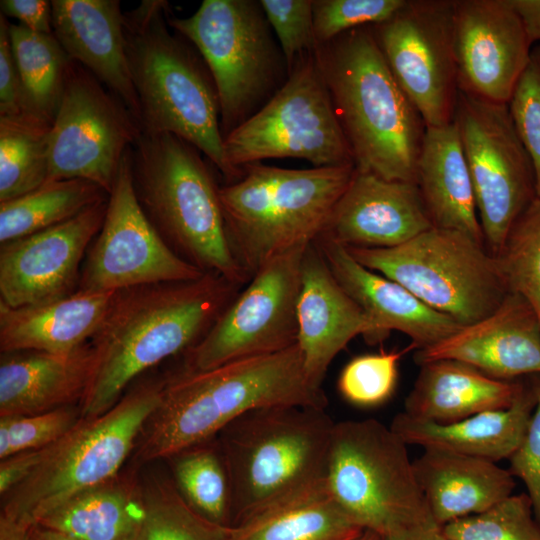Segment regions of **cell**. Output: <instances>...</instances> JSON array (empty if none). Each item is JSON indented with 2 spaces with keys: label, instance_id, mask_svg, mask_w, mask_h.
I'll use <instances>...</instances> for the list:
<instances>
[{
  "label": "cell",
  "instance_id": "obj_37",
  "mask_svg": "<svg viewBox=\"0 0 540 540\" xmlns=\"http://www.w3.org/2000/svg\"><path fill=\"white\" fill-rule=\"evenodd\" d=\"M145 516L132 540H227L230 526L216 524L195 511L173 480L157 479L144 487Z\"/></svg>",
  "mask_w": 540,
  "mask_h": 540
},
{
  "label": "cell",
  "instance_id": "obj_44",
  "mask_svg": "<svg viewBox=\"0 0 540 540\" xmlns=\"http://www.w3.org/2000/svg\"><path fill=\"white\" fill-rule=\"evenodd\" d=\"M507 105L515 130L533 162L540 197V44L531 49L528 64Z\"/></svg>",
  "mask_w": 540,
  "mask_h": 540
},
{
  "label": "cell",
  "instance_id": "obj_26",
  "mask_svg": "<svg viewBox=\"0 0 540 540\" xmlns=\"http://www.w3.org/2000/svg\"><path fill=\"white\" fill-rule=\"evenodd\" d=\"M4 353L0 417L33 415L81 402L94 369L91 342L67 353Z\"/></svg>",
  "mask_w": 540,
  "mask_h": 540
},
{
  "label": "cell",
  "instance_id": "obj_20",
  "mask_svg": "<svg viewBox=\"0 0 540 540\" xmlns=\"http://www.w3.org/2000/svg\"><path fill=\"white\" fill-rule=\"evenodd\" d=\"M432 227L416 183L355 170L318 238L345 247L391 248Z\"/></svg>",
  "mask_w": 540,
  "mask_h": 540
},
{
  "label": "cell",
  "instance_id": "obj_36",
  "mask_svg": "<svg viewBox=\"0 0 540 540\" xmlns=\"http://www.w3.org/2000/svg\"><path fill=\"white\" fill-rule=\"evenodd\" d=\"M50 127L31 118H0V202L48 181Z\"/></svg>",
  "mask_w": 540,
  "mask_h": 540
},
{
  "label": "cell",
  "instance_id": "obj_32",
  "mask_svg": "<svg viewBox=\"0 0 540 540\" xmlns=\"http://www.w3.org/2000/svg\"><path fill=\"white\" fill-rule=\"evenodd\" d=\"M364 531L334 502L325 482L230 526L227 540H357Z\"/></svg>",
  "mask_w": 540,
  "mask_h": 540
},
{
  "label": "cell",
  "instance_id": "obj_9",
  "mask_svg": "<svg viewBox=\"0 0 540 540\" xmlns=\"http://www.w3.org/2000/svg\"><path fill=\"white\" fill-rule=\"evenodd\" d=\"M168 23L195 47L212 76L223 138L267 103L289 76L260 1L203 0L189 17L170 11Z\"/></svg>",
  "mask_w": 540,
  "mask_h": 540
},
{
  "label": "cell",
  "instance_id": "obj_14",
  "mask_svg": "<svg viewBox=\"0 0 540 540\" xmlns=\"http://www.w3.org/2000/svg\"><path fill=\"white\" fill-rule=\"evenodd\" d=\"M309 244L298 245L268 260L204 337L184 353L183 369L207 370L295 345L302 261Z\"/></svg>",
  "mask_w": 540,
  "mask_h": 540
},
{
  "label": "cell",
  "instance_id": "obj_17",
  "mask_svg": "<svg viewBox=\"0 0 540 540\" xmlns=\"http://www.w3.org/2000/svg\"><path fill=\"white\" fill-rule=\"evenodd\" d=\"M129 150L109 193L102 227L86 253L77 291L117 292L196 280L207 273L180 257L144 213L132 181Z\"/></svg>",
  "mask_w": 540,
  "mask_h": 540
},
{
  "label": "cell",
  "instance_id": "obj_47",
  "mask_svg": "<svg viewBox=\"0 0 540 540\" xmlns=\"http://www.w3.org/2000/svg\"><path fill=\"white\" fill-rule=\"evenodd\" d=\"M1 13L39 33L53 34L52 3L47 0H1Z\"/></svg>",
  "mask_w": 540,
  "mask_h": 540
},
{
  "label": "cell",
  "instance_id": "obj_42",
  "mask_svg": "<svg viewBox=\"0 0 540 540\" xmlns=\"http://www.w3.org/2000/svg\"><path fill=\"white\" fill-rule=\"evenodd\" d=\"M406 0H313L314 32L318 44L352 29L380 24Z\"/></svg>",
  "mask_w": 540,
  "mask_h": 540
},
{
  "label": "cell",
  "instance_id": "obj_38",
  "mask_svg": "<svg viewBox=\"0 0 540 540\" xmlns=\"http://www.w3.org/2000/svg\"><path fill=\"white\" fill-rule=\"evenodd\" d=\"M508 292L524 298L540 321V197L512 225L495 256Z\"/></svg>",
  "mask_w": 540,
  "mask_h": 540
},
{
  "label": "cell",
  "instance_id": "obj_2",
  "mask_svg": "<svg viewBox=\"0 0 540 540\" xmlns=\"http://www.w3.org/2000/svg\"><path fill=\"white\" fill-rule=\"evenodd\" d=\"M274 405L327 407L323 388L314 387L306 376L297 343L207 370L182 369L164 379L160 401L139 436L136 457L169 459L216 437L242 414Z\"/></svg>",
  "mask_w": 540,
  "mask_h": 540
},
{
  "label": "cell",
  "instance_id": "obj_4",
  "mask_svg": "<svg viewBox=\"0 0 540 540\" xmlns=\"http://www.w3.org/2000/svg\"><path fill=\"white\" fill-rule=\"evenodd\" d=\"M165 0H142L123 13L125 49L139 101L142 134H172L197 148L229 183L212 76L195 47L168 23Z\"/></svg>",
  "mask_w": 540,
  "mask_h": 540
},
{
  "label": "cell",
  "instance_id": "obj_31",
  "mask_svg": "<svg viewBox=\"0 0 540 540\" xmlns=\"http://www.w3.org/2000/svg\"><path fill=\"white\" fill-rule=\"evenodd\" d=\"M145 511L144 487L118 474L70 497L36 524L78 540H132Z\"/></svg>",
  "mask_w": 540,
  "mask_h": 540
},
{
  "label": "cell",
  "instance_id": "obj_45",
  "mask_svg": "<svg viewBox=\"0 0 540 540\" xmlns=\"http://www.w3.org/2000/svg\"><path fill=\"white\" fill-rule=\"evenodd\" d=\"M537 403L526 433L508 458L510 473L525 484L533 514L540 525V375H535Z\"/></svg>",
  "mask_w": 540,
  "mask_h": 540
},
{
  "label": "cell",
  "instance_id": "obj_54",
  "mask_svg": "<svg viewBox=\"0 0 540 540\" xmlns=\"http://www.w3.org/2000/svg\"><path fill=\"white\" fill-rule=\"evenodd\" d=\"M437 540H450L448 539L447 537H445L442 532H441V529L440 531L438 532V535H437Z\"/></svg>",
  "mask_w": 540,
  "mask_h": 540
},
{
  "label": "cell",
  "instance_id": "obj_51",
  "mask_svg": "<svg viewBox=\"0 0 540 540\" xmlns=\"http://www.w3.org/2000/svg\"><path fill=\"white\" fill-rule=\"evenodd\" d=\"M30 528L25 523L0 515V540H28Z\"/></svg>",
  "mask_w": 540,
  "mask_h": 540
},
{
  "label": "cell",
  "instance_id": "obj_24",
  "mask_svg": "<svg viewBox=\"0 0 540 540\" xmlns=\"http://www.w3.org/2000/svg\"><path fill=\"white\" fill-rule=\"evenodd\" d=\"M53 34L68 56L95 76L139 125L118 0H52Z\"/></svg>",
  "mask_w": 540,
  "mask_h": 540
},
{
  "label": "cell",
  "instance_id": "obj_15",
  "mask_svg": "<svg viewBox=\"0 0 540 540\" xmlns=\"http://www.w3.org/2000/svg\"><path fill=\"white\" fill-rule=\"evenodd\" d=\"M140 135L127 107L72 60L49 131L48 181L84 179L109 194L127 151Z\"/></svg>",
  "mask_w": 540,
  "mask_h": 540
},
{
  "label": "cell",
  "instance_id": "obj_18",
  "mask_svg": "<svg viewBox=\"0 0 540 540\" xmlns=\"http://www.w3.org/2000/svg\"><path fill=\"white\" fill-rule=\"evenodd\" d=\"M107 203L108 198L61 224L1 244L0 303L17 308L75 293Z\"/></svg>",
  "mask_w": 540,
  "mask_h": 540
},
{
  "label": "cell",
  "instance_id": "obj_1",
  "mask_svg": "<svg viewBox=\"0 0 540 540\" xmlns=\"http://www.w3.org/2000/svg\"><path fill=\"white\" fill-rule=\"evenodd\" d=\"M240 287L207 272L196 280L117 291L91 341L94 369L79 403L81 417L104 414L140 374L198 343Z\"/></svg>",
  "mask_w": 540,
  "mask_h": 540
},
{
  "label": "cell",
  "instance_id": "obj_29",
  "mask_svg": "<svg viewBox=\"0 0 540 540\" xmlns=\"http://www.w3.org/2000/svg\"><path fill=\"white\" fill-rule=\"evenodd\" d=\"M416 185L433 227L462 232L484 244L473 184L456 123L426 126Z\"/></svg>",
  "mask_w": 540,
  "mask_h": 540
},
{
  "label": "cell",
  "instance_id": "obj_8",
  "mask_svg": "<svg viewBox=\"0 0 540 540\" xmlns=\"http://www.w3.org/2000/svg\"><path fill=\"white\" fill-rule=\"evenodd\" d=\"M163 381L136 386L100 416L81 417L3 496L1 514L32 526L75 494L117 476L160 401Z\"/></svg>",
  "mask_w": 540,
  "mask_h": 540
},
{
  "label": "cell",
  "instance_id": "obj_40",
  "mask_svg": "<svg viewBox=\"0 0 540 540\" xmlns=\"http://www.w3.org/2000/svg\"><path fill=\"white\" fill-rule=\"evenodd\" d=\"M411 349L365 354L349 361L340 373L338 389L350 403L372 407L385 402L394 392L398 377V362Z\"/></svg>",
  "mask_w": 540,
  "mask_h": 540
},
{
  "label": "cell",
  "instance_id": "obj_10",
  "mask_svg": "<svg viewBox=\"0 0 540 540\" xmlns=\"http://www.w3.org/2000/svg\"><path fill=\"white\" fill-rule=\"evenodd\" d=\"M408 444L376 419L335 422L326 488L345 515L381 537L436 524L417 482Z\"/></svg>",
  "mask_w": 540,
  "mask_h": 540
},
{
  "label": "cell",
  "instance_id": "obj_49",
  "mask_svg": "<svg viewBox=\"0 0 540 540\" xmlns=\"http://www.w3.org/2000/svg\"><path fill=\"white\" fill-rule=\"evenodd\" d=\"M523 24L532 45L540 42V0H509Z\"/></svg>",
  "mask_w": 540,
  "mask_h": 540
},
{
  "label": "cell",
  "instance_id": "obj_19",
  "mask_svg": "<svg viewBox=\"0 0 540 540\" xmlns=\"http://www.w3.org/2000/svg\"><path fill=\"white\" fill-rule=\"evenodd\" d=\"M454 38L459 91L508 104L531 53L510 1H455Z\"/></svg>",
  "mask_w": 540,
  "mask_h": 540
},
{
  "label": "cell",
  "instance_id": "obj_12",
  "mask_svg": "<svg viewBox=\"0 0 540 540\" xmlns=\"http://www.w3.org/2000/svg\"><path fill=\"white\" fill-rule=\"evenodd\" d=\"M314 53L300 58L271 99L224 138L239 179L243 166L266 159H303L316 168L354 165Z\"/></svg>",
  "mask_w": 540,
  "mask_h": 540
},
{
  "label": "cell",
  "instance_id": "obj_22",
  "mask_svg": "<svg viewBox=\"0 0 540 540\" xmlns=\"http://www.w3.org/2000/svg\"><path fill=\"white\" fill-rule=\"evenodd\" d=\"M297 323L305 373L316 388H322L331 362L354 337L378 343L373 323L339 284L314 241L303 256Z\"/></svg>",
  "mask_w": 540,
  "mask_h": 540
},
{
  "label": "cell",
  "instance_id": "obj_33",
  "mask_svg": "<svg viewBox=\"0 0 540 540\" xmlns=\"http://www.w3.org/2000/svg\"><path fill=\"white\" fill-rule=\"evenodd\" d=\"M109 194L84 179L48 181L17 198L0 202V243L61 224Z\"/></svg>",
  "mask_w": 540,
  "mask_h": 540
},
{
  "label": "cell",
  "instance_id": "obj_6",
  "mask_svg": "<svg viewBox=\"0 0 540 540\" xmlns=\"http://www.w3.org/2000/svg\"><path fill=\"white\" fill-rule=\"evenodd\" d=\"M197 148L172 134H142L129 150L144 213L167 244L204 272L242 286L251 279L228 236L219 189Z\"/></svg>",
  "mask_w": 540,
  "mask_h": 540
},
{
  "label": "cell",
  "instance_id": "obj_13",
  "mask_svg": "<svg viewBox=\"0 0 540 540\" xmlns=\"http://www.w3.org/2000/svg\"><path fill=\"white\" fill-rule=\"evenodd\" d=\"M453 121L469 168L485 246L496 256L516 219L537 197L533 162L507 104L459 91Z\"/></svg>",
  "mask_w": 540,
  "mask_h": 540
},
{
  "label": "cell",
  "instance_id": "obj_53",
  "mask_svg": "<svg viewBox=\"0 0 540 540\" xmlns=\"http://www.w3.org/2000/svg\"><path fill=\"white\" fill-rule=\"evenodd\" d=\"M357 540H381V536L372 531L365 530Z\"/></svg>",
  "mask_w": 540,
  "mask_h": 540
},
{
  "label": "cell",
  "instance_id": "obj_5",
  "mask_svg": "<svg viewBox=\"0 0 540 540\" xmlns=\"http://www.w3.org/2000/svg\"><path fill=\"white\" fill-rule=\"evenodd\" d=\"M334 424L323 408L274 405L224 427L216 440L230 482L231 526L324 485Z\"/></svg>",
  "mask_w": 540,
  "mask_h": 540
},
{
  "label": "cell",
  "instance_id": "obj_16",
  "mask_svg": "<svg viewBox=\"0 0 540 540\" xmlns=\"http://www.w3.org/2000/svg\"><path fill=\"white\" fill-rule=\"evenodd\" d=\"M455 1H406L371 25L397 83L426 126L453 122L459 92L454 38Z\"/></svg>",
  "mask_w": 540,
  "mask_h": 540
},
{
  "label": "cell",
  "instance_id": "obj_48",
  "mask_svg": "<svg viewBox=\"0 0 540 540\" xmlns=\"http://www.w3.org/2000/svg\"><path fill=\"white\" fill-rule=\"evenodd\" d=\"M43 454L44 448L23 451L1 460L0 493L2 497L34 471Z\"/></svg>",
  "mask_w": 540,
  "mask_h": 540
},
{
  "label": "cell",
  "instance_id": "obj_27",
  "mask_svg": "<svg viewBox=\"0 0 540 540\" xmlns=\"http://www.w3.org/2000/svg\"><path fill=\"white\" fill-rule=\"evenodd\" d=\"M413 469L440 529L489 510L515 488V477L497 462L449 451L424 449Z\"/></svg>",
  "mask_w": 540,
  "mask_h": 540
},
{
  "label": "cell",
  "instance_id": "obj_3",
  "mask_svg": "<svg viewBox=\"0 0 540 540\" xmlns=\"http://www.w3.org/2000/svg\"><path fill=\"white\" fill-rule=\"evenodd\" d=\"M314 54L355 170L416 183L426 124L397 83L371 26L318 44Z\"/></svg>",
  "mask_w": 540,
  "mask_h": 540
},
{
  "label": "cell",
  "instance_id": "obj_39",
  "mask_svg": "<svg viewBox=\"0 0 540 540\" xmlns=\"http://www.w3.org/2000/svg\"><path fill=\"white\" fill-rule=\"evenodd\" d=\"M441 532L450 540H540L527 494H512L481 514L446 524Z\"/></svg>",
  "mask_w": 540,
  "mask_h": 540
},
{
  "label": "cell",
  "instance_id": "obj_23",
  "mask_svg": "<svg viewBox=\"0 0 540 540\" xmlns=\"http://www.w3.org/2000/svg\"><path fill=\"white\" fill-rule=\"evenodd\" d=\"M334 277L373 323L377 341L392 330L410 337L416 350L430 347L462 326L435 311L401 284L364 267L347 248L324 239L314 241Z\"/></svg>",
  "mask_w": 540,
  "mask_h": 540
},
{
  "label": "cell",
  "instance_id": "obj_52",
  "mask_svg": "<svg viewBox=\"0 0 540 540\" xmlns=\"http://www.w3.org/2000/svg\"><path fill=\"white\" fill-rule=\"evenodd\" d=\"M28 540H78L60 531L34 524L29 530Z\"/></svg>",
  "mask_w": 540,
  "mask_h": 540
},
{
  "label": "cell",
  "instance_id": "obj_43",
  "mask_svg": "<svg viewBox=\"0 0 540 540\" xmlns=\"http://www.w3.org/2000/svg\"><path fill=\"white\" fill-rule=\"evenodd\" d=\"M260 4L290 72L300 58L313 54L318 45L313 0H260Z\"/></svg>",
  "mask_w": 540,
  "mask_h": 540
},
{
  "label": "cell",
  "instance_id": "obj_7",
  "mask_svg": "<svg viewBox=\"0 0 540 540\" xmlns=\"http://www.w3.org/2000/svg\"><path fill=\"white\" fill-rule=\"evenodd\" d=\"M242 172L219 194L232 249L251 278L272 257L321 235L355 166L288 169L258 162Z\"/></svg>",
  "mask_w": 540,
  "mask_h": 540
},
{
  "label": "cell",
  "instance_id": "obj_46",
  "mask_svg": "<svg viewBox=\"0 0 540 540\" xmlns=\"http://www.w3.org/2000/svg\"><path fill=\"white\" fill-rule=\"evenodd\" d=\"M9 26L7 17L0 13V118L35 119L26 103L11 46Z\"/></svg>",
  "mask_w": 540,
  "mask_h": 540
},
{
  "label": "cell",
  "instance_id": "obj_28",
  "mask_svg": "<svg viewBox=\"0 0 540 540\" xmlns=\"http://www.w3.org/2000/svg\"><path fill=\"white\" fill-rule=\"evenodd\" d=\"M116 292L76 291L50 302L12 308L0 303L2 353H67L92 341Z\"/></svg>",
  "mask_w": 540,
  "mask_h": 540
},
{
  "label": "cell",
  "instance_id": "obj_11",
  "mask_svg": "<svg viewBox=\"0 0 540 540\" xmlns=\"http://www.w3.org/2000/svg\"><path fill=\"white\" fill-rule=\"evenodd\" d=\"M346 248L361 265L461 326L493 313L509 293L496 257L459 231L432 227L391 248Z\"/></svg>",
  "mask_w": 540,
  "mask_h": 540
},
{
  "label": "cell",
  "instance_id": "obj_50",
  "mask_svg": "<svg viewBox=\"0 0 540 540\" xmlns=\"http://www.w3.org/2000/svg\"><path fill=\"white\" fill-rule=\"evenodd\" d=\"M439 531L436 524H428L386 535L381 540H437Z\"/></svg>",
  "mask_w": 540,
  "mask_h": 540
},
{
  "label": "cell",
  "instance_id": "obj_35",
  "mask_svg": "<svg viewBox=\"0 0 540 540\" xmlns=\"http://www.w3.org/2000/svg\"><path fill=\"white\" fill-rule=\"evenodd\" d=\"M173 482L185 501L208 520L231 526V489L216 437L169 458Z\"/></svg>",
  "mask_w": 540,
  "mask_h": 540
},
{
  "label": "cell",
  "instance_id": "obj_34",
  "mask_svg": "<svg viewBox=\"0 0 540 540\" xmlns=\"http://www.w3.org/2000/svg\"><path fill=\"white\" fill-rule=\"evenodd\" d=\"M9 35L28 110L33 118L52 125L72 59L54 34L10 23Z\"/></svg>",
  "mask_w": 540,
  "mask_h": 540
},
{
  "label": "cell",
  "instance_id": "obj_30",
  "mask_svg": "<svg viewBox=\"0 0 540 540\" xmlns=\"http://www.w3.org/2000/svg\"><path fill=\"white\" fill-rule=\"evenodd\" d=\"M419 366L403 410L417 419L452 423L484 411L505 409L522 387V379H495L458 360L439 359Z\"/></svg>",
  "mask_w": 540,
  "mask_h": 540
},
{
  "label": "cell",
  "instance_id": "obj_41",
  "mask_svg": "<svg viewBox=\"0 0 540 540\" xmlns=\"http://www.w3.org/2000/svg\"><path fill=\"white\" fill-rule=\"evenodd\" d=\"M80 418L79 405L64 406L33 415L0 417V459L52 445Z\"/></svg>",
  "mask_w": 540,
  "mask_h": 540
},
{
  "label": "cell",
  "instance_id": "obj_21",
  "mask_svg": "<svg viewBox=\"0 0 540 540\" xmlns=\"http://www.w3.org/2000/svg\"><path fill=\"white\" fill-rule=\"evenodd\" d=\"M453 359L499 380L540 375V321L530 304L509 292L487 317L416 350L417 365Z\"/></svg>",
  "mask_w": 540,
  "mask_h": 540
},
{
  "label": "cell",
  "instance_id": "obj_25",
  "mask_svg": "<svg viewBox=\"0 0 540 540\" xmlns=\"http://www.w3.org/2000/svg\"><path fill=\"white\" fill-rule=\"evenodd\" d=\"M537 403L535 375L522 379L514 402L452 423H437L397 413L390 427L406 444L498 462L521 443Z\"/></svg>",
  "mask_w": 540,
  "mask_h": 540
}]
</instances>
